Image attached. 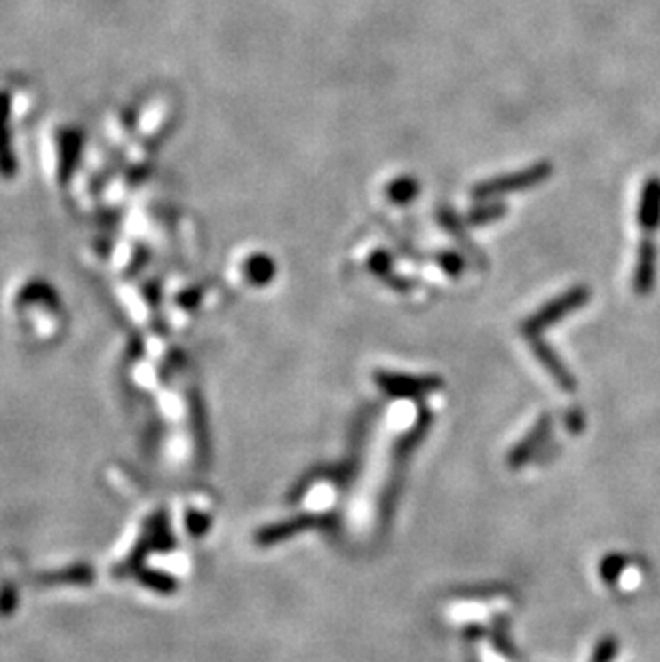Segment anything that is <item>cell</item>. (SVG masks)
Here are the masks:
<instances>
[{
    "label": "cell",
    "mask_w": 660,
    "mask_h": 662,
    "mask_svg": "<svg viewBox=\"0 0 660 662\" xmlns=\"http://www.w3.org/2000/svg\"><path fill=\"white\" fill-rule=\"evenodd\" d=\"M18 174V159L12 140V95L0 91V179L12 180Z\"/></svg>",
    "instance_id": "2"
},
{
    "label": "cell",
    "mask_w": 660,
    "mask_h": 662,
    "mask_svg": "<svg viewBox=\"0 0 660 662\" xmlns=\"http://www.w3.org/2000/svg\"><path fill=\"white\" fill-rule=\"evenodd\" d=\"M249 268L253 270L251 277L258 279V281H268L270 277H273V273H274L273 262H270L268 258H262V255L253 258L251 262H249Z\"/></svg>",
    "instance_id": "7"
},
{
    "label": "cell",
    "mask_w": 660,
    "mask_h": 662,
    "mask_svg": "<svg viewBox=\"0 0 660 662\" xmlns=\"http://www.w3.org/2000/svg\"><path fill=\"white\" fill-rule=\"evenodd\" d=\"M416 193H418V185H416L412 179H402V180L393 182V187H391V197L394 202H399V204H402V202L412 200Z\"/></svg>",
    "instance_id": "6"
},
{
    "label": "cell",
    "mask_w": 660,
    "mask_h": 662,
    "mask_svg": "<svg viewBox=\"0 0 660 662\" xmlns=\"http://www.w3.org/2000/svg\"><path fill=\"white\" fill-rule=\"evenodd\" d=\"M639 226L648 234L660 227V179H649L643 185L641 202H639Z\"/></svg>",
    "instance_id": "5"
},
{
    "label": "cell",
    "mask_w": 660,
    "mask_h": 662,
    "mask_svg": "<svg viewBox=\"0 0 660 662\" xmlns=\"http://www.w3.org/2000/svg\"><path fill=\"white\" fill-rule=\"evenodd\" d=\"M616 651H617L616 639H611V637L605 639L599 648H596V654H594V658H592V662H611L613 656H616Z\"/></svg>",
    "instance_id": "8"
},
{
    "label": "cell",
    "mask_w": 660,
    "mask_h": 662,
    "mask_svg": "<svg viewBox=\"0 0 660 662\" xmlns=\"http://www.w3.org/2000/svg\"><path fill=\"white\" fill-rule=\"evenodd\" d=\"M622 568H624L622 557L613 555V557H609V560H605V566H602V577H605V581H609V583L616 581Z\"/></svg>",
    "instance_id": "9"
},
{
    "label": "cell",
    "mask_w": 660,
    "mask_h": 662,
    "mask_svg": "<svg viewBox=\"0 0 660 662\" xmlns=\"http://www.w3.org/2000/svg\"><path fill=\"white\" fill-rule=\"evenodd\" d=\"M549 174H551V168L547 164L534 165V168H529V170L514 171V174L500 176V179L482 182L481 187H476L474 189V197L476 200H487V197L502 195V193L528 189V187H534V185H538V182H543L545 179H549Z\"/></svg>",
    "instance_id": "1"
},
{
    "label": "cell",
    "mask_w": 660,
    "mask_h": 662,
    "mask_svg": "<svg viewBox=\"0 0 660 662\" xmlns=\"http://www.w3.org/2000/svg\"><path fill=\"white\" fill-rule=\"evenodd\" d=\"M656 244L646 238V241L639 244L635 279H632V285H635V291L639 296H648L654 290V283H656Z\"/></svg>",
    "instance_id": "4"
},
{
    "label": "cell",
    "mask_w": 660,
    "mask_h": 662,
    "mask_svg": "<svg viewBox=\"0 0 660 662\" xmlns=\"http://www.w3.org/2000/svg\"><path fill=\"white\" fill-rule=\"evenodd\" d=\"M82 146H84V138H82V132H77V129H62L59 133L60 182H69L71 176H74L82 157Z\"/></svg>",
    "instance_id": "3"
}]
</instances>
